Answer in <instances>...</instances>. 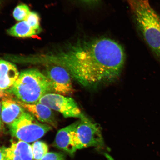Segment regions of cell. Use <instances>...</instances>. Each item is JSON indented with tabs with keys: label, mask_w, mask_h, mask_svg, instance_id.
Instances as JSON below:
<instances>
[{
	"label": "cell",
	"mask_w": 160,
	"mask_h": 160,
	"mask_svg": "<svg viewBox=\"0 0 160 160\" xmlns=\"http://www.w3.org/2000/svg\"><path fill=\"white\" fill-rule=\"evenodd\" d=\"M8 90H0L1 119L2 122L9 126L25 111Z\"/></svg>",
	"instance_id": "ba28073f"
},
{
	"label": "cell",
	"mask_w": 160,
	"mask_h": 160,
	"mask_svg": "<svg viewBox=\"0 0 160 160\" xmlns=\"http://www.w3.org/2000/svg\"><path fill=\"white\" fill-rule=\"evenodd\" d=\"M83 3L88 4H92L97 3L99 0H81Z\"/></svg>",
	"instance_id": "44dd1931"
},
{
	"label": "cell",
	"mask_w": 160,
	"mask_h": 160,
	"mask_svg": "<svg viewBox=\"0 0 160 160\" xmlns=\"http://www.w3.org/2000/svg\"><path fill=\"white\" fill-rule=\"evenodd\" d=\"M9 91L24 103L38 102L47 93H53L52 85L38 70L31 69L21 72Z\"/></svg>",
	"instance_id": "3957f363"
},
{
	"label": "cell",
	"mask_w": 160,
	"mask_h": 160,
	"mask_svg": "<svg viewBox=\"0 0 160 160\" xmlns=\"http://www.w3.org/2000/svg\"><path fill=\"white\" fill-rule=\"evenodd\" d=\"M0 160H6L5 154L2 147L0 148Z\"/></svg>",
	"instance_id": "ffe728a7"
},
{
	"label": "cell",
	"mask_w": 160,
	"mask_h": 160,
	"mask_svg": "<svg viewBox=\"0 0 160 160\" xmlns=\"http://www.w3.org/2000/svg\"><path fill=\"white\" fill-rule=\"evenodd\" d=\"M6 160H22L12 143L9 147H3Z\"/></svg>",
	"instance_id": "e0dca14e"
},
{
	"label": "cell",
	"mask_w": 160,
	"mask_h": 160,
	"mask_svg": "<svg viewBox=\"0 0 160 160\" xmlns=\"http://www.w3.org/2000/svg\"><path fill=\"white\" fill-rule=\"evenodd\" d=\"M19 73L17 68L12 62L0 59V90L9 89Z\"/></svg>",
	"instance_id": "8fae6325"
},
{
	"label": "cell",
	"mask_w": 160,
	"mask_h": 160,
	"mask_svg": "<svg viewBox=\"0 0 160 160\" xmlns=\"http://www.w3.org/2000/svg\"><path fill=\"white\" fill-rule=\"evenodd\" d=\"M33 159L41 160L48 152V147L47 143L41 141H36L32 144Z\"/></svg>",
	"instance_id": "5bb4252c"
},
{
	"label": "cell",
	"mask_w": 160,
	"mask_h": 160,
	"mask_svg": "<svg viewBox=\"0 0 160 160\" xmlns=\"http://www.w3.org/2000/svg\"><path fill=\"white\" fill-rule=\"evenodd\" d=\"M30 12L29 7L27 5L21 4L15 7L13 14L15 20L21 22L25 21Z\"/></svg>",
	"instance_id": "9a60e30c"
},
{
	"label": "cell",
	"mask_w": 160,
	"mask_h": 160,
	"mask_svg": "<svg viewBox=\"0 0 160 160\" xmlns=\"http://www.w3.org/2000/svg\"><path fill=\"white\" fill-rule=\"evenodd\" d=\"M3 0H0V8L2 6V4L3 3Z\"/></svg>",
	"instance_id": "7402d4cb"
},
{
	"label": "cell",
	"mask_w": 160,
	"mask_h": 160,
	"mask_svg": "<svg viewBox=\"0 0 160 160\" xmlns=\"http://www.w3.org/2000/svg\"><path fill=\"white\" fill-rule=\"evenodd\" d=\"M9 35L17 38H31L38 34L41 32L31 27L25 21L19 22L8 30Z\"/></svg>",
	"instance_id": "7c38bea8"
},
{
	"label": "cell",
	"mask_w": 160,
	"mask_h": 160,
	"mask_svg": "<svg viewBox=\"0 0 160 160\" xmlns=\"http://www.w3.org/2000/svg\"><path fill=\"white\" fill-rule=\"evenodd\" d=\"M1 101H0V133H2L4 131L3 123L1 119Z\"/></svg>",
	"instance_id": "d6986e66"
},
{
	"label": "cell",
	"mask_w": 160,
	"mask_h": 160,
	"mask_svg": "<svg viewBox=\"0 0 160 160\" xmlns=\"http://www.w3.org/2000/svg\"><path fill=\"white\" fill-rule=\"evenodd\" d=\"M39 102L51 109L59 112L65 118L81 119L86 117L75 100L68 96L48 93L42 97Z\"/></svg>",
	"instance_id": "8992f818"
},
{
	"label": "cell",
	"mask_w": 160,
	"mask_h": 160,
	"mask_svg": "<svg viewBox=\"0 0 160 160\" xmlns=\"http://www.w3.org/2000/svg\"><path fill=\"white\" fill-rule=\"evenodd\" d=\"M17 150L23 160H32L33 159L32 146L26 142L19 141L12 142Z\"/></svg>",
	"instance_id": "4fadbf2b"
},
{
	"label": "cell",
	"mask_w": 160,
	"mask_h": 160,
	"mask_svg": "<svg viewBox=\"0 0 160 160\" xmlns=\"http://www.w3.org/2000/svg\"><path fill=\"white\" fill-rule=\"evenodd\" d=\"M125 59L121 45L102 38L77 43L55 52L27 55L25 62L27 64L61 66L80 85L95 88L117 80Z\"/></svg>",
	"instance_id": "6da1fadb"
},
{
	"label": "cell",
	"mask_w": 160,
	"mask_h": 160,
	"mask_svg": "<svg viewBox=\"0 0 160 160\" xmlns=\"http://www.w3.org/2000/svg\"><path fill=\"white\" fill-rule=\"evenodd\" d=\"M45 67L43 73L51 81L54 93L66 96L73 93L72 77L67 70L61 66L55 65H47Z\"/></svg>",
	"instance_id": "52a82bcc"
},
{
	"label": "cell",
	"mask_w": 160,
	"mask_h": 160,
	"mask_svg": "<svg viewBox=\"0 0 160 160\" xmlns=\"http://www.w3.org/2000/svg\"><path fill=\"white\" fill-rule=\"evenodd\" d=\"M74 139L77 150L104 144L101 127L87 117L79 120L74 131Z\"/></svg>",
	"instance_id": "5b68a950"
},
{
	"label": "cell",
	"mask_w": 160,
	"mask_h": 160,
	"mask_svg": "<svg viewBox=\"0 0 160 160\" xmlns=\"http://www.w3.org/2000/svg\"><path fill=\"white\" fill-rule=\"evenodd\" d=\"M78 122V120L59 130L54 142V146L55 147L71 156L73 155L77 150L74 139V131Z\"/></svg>",
	"instance_id": "30bf717a"
},
{
	"label": "cell",
	"mask_w": 160,
	"mask_h": 160,
	"mask_svg": "<svg viewBox=\"0 0 160 160\" xmlns=\"http://www.w3.org/2000/svg\"><path fill=\"white\" fill-rule=\"evenodd\" d=\"M49 125L40 122L32 115L26 111L9 126L10 133L19 141L33 142L41 138L52 129Z\"/></svg>",
	"instance_id": "277c9868"
},
{
	"label": "cell",
	"mask_w": 160,
	"mask_h": 160,
	"mask_svg": "<svg viewBox=\"0 0 160 160\" xmlns=\"http://www.w3.org/2000/svg\"><path fill=\"white\" fill-rule=\"evenodd\" d=\"M18 102L28 112L31 114L40 122L57 128V122L52 109L39 102L33 103H24L17 100Z\"/></svg>",
	"instance_id": "9c48e42d"
},
{
	"label": "cell",
	"mask_w": 160,
	"mask_h": 160,
	"mask_svg": "<svg viewBox=\"0 0 160 160\" xmlns=\"http://www.w3.org/2000/svg\"><path fill=\"white\" fill-rule=\"evenodd\" d=\"M146 42L160 62V16L149 0H126Z\"/></svg>",
	"instance_id": "7a4b0ae2"
},
{
	"label": "cell",
	"mask_w": 160,
	"mask_h": 160,
	"mask_svg": "<svg viewBox=\"0 0 160 160\" xmlns=\"http://www.w3.org/2000/svg\"><path fill=\"white\" fill-rule=\"evenodd\" d=\"M25 21L33 28L41 32L42 29L40 27V18L37 12H31Z\"/></svg>",
	"instance_id": "2e32d148"
},
{
	"label": "cell",
	"mask_w": 160,
	"mask_h": 160,
	"mask_svg": "<svg viewBox=\"0 0 160 160\" xmlns=\"http://www.w3.org/2000/svg\"><path fill=\"white\" fill-rule=\"evenodd\" d=\"M65 155L61 152H48L41 160H65Z\"/></svg>",
	"instance_id": "ac0fdd59"
}]
</instances>
